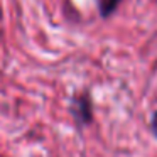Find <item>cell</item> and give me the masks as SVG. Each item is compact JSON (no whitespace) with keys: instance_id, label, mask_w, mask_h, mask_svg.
Returning a JSON list of instances; mask_svg holds the SVG:
<instances>
[{"instance_id":"2","label":"cell","mask_w":157,"mask_h":157,"mask_svg":"<svg viewBox=\"0 0 157 157\" xmlns=\"http://www.w3.org/2000/svg\"><path fill=\"white\" fill-rule=\"evenodd\" d=\"M120 2H122V0H98V12H100V15H101L103 19L110 17V15L117 10V7H118Z\"/></svg>"},{"instance_id":"1","label":"cell","mask_w":157,"mask_h":157,"mask_svg":"<svg viewBox=\"0 0 157 157\" xmlns=\"http://www.w3.org/2000/svg\"><path fill=\"white\" fill-rule=\"evenodd\" d=\"M71 117L75 118L76 125L81 128L85 125H90L93 122V100L88 91L78 93L73 96L71 105H69Z\"/></svg>"},{"instance_id":"3","label":"cell","mask_w":157,"mask_h":157,"mask_svg":"<svg viewBox=\"0 0 157 157\" xmlns=\"http://www.w3.org/2000/svg\"><path fill=\"white\" fill-rule=\"evenodd\" d=\"M150 127H152V132H154V135L157 137V110L154 112V115H152V122H150Z\"/></svg>"}]
</instances>
